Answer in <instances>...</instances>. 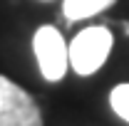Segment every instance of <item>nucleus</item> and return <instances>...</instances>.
Instances as JSON below:
<instances>
[{
    "instance_id": "1",
    "label": "nucleus",
    "mask_w": 129,
    "mask_h": 126,
    "mask_svg": "<svg viewBox=\"0 0 129 126\" xmlns=\"http://www.w3.org/2000/svg\"><path fill=\"white\" fill-rule=\"evenodd\" d=\"M112 42H114L112 32L104 25H92V27L82 30L70 42V67L82 77L94 74L107 62V57L112 52Z\"/></svg>"
},
{
    "instance_id": "2",
    "label": "nucleus",
    "mask_w": 129,
    "mask_h": 126,
    "mask_svg": "<svg viewBox=\"0 0 129 126\" xmlns=\"http://www.w3.org/2000/svg\"><path fill=\"white\" fill-rule=\"evenodd\" d=\"M32 49L40 64V72L47 82H60L70 67V47L57 27L42 25L32 37Z\"/></svg>"
},
{
    "instance_id": "3",
    "label": "nucleus",
    "mask_w": 129,
    "mask_h": 126,
    "mask_svg": "<svg viewBox=\"0 0 129 126\" xmlns=\"http://www.w3.org/2000/svg\"><path fill=\"white\" fill-rule=\"evenodd\" d=\"M0 126H42L37 101L22 87L0 74Z\"/></svg>"
},
{
    "instance_id": "4",
    "label": "nucleus",
    "mask_w": 129,
    "mask_h": 126,
    "mask_svg": "<svg viewBox=\"0 0 129 126\" xmlns=\"http://www.w3.org/2000/svg\"><path fill=\"white\" fill-rule=\"evenodd\" d=\"M114 0H64L62 13L70 22H77V20H87V17L102 13L104 8H109Z\"/></svg>"
},
{
    "instance_id": "5",
    "label": "nucleus",
    "mask_w": 129,
    "mask_h": 126,
    "mask_svg": "<svg viewBox=\"0 0 129 126\" xmlns=\"http://www.w3.org/2000/svg\"><path fill=\"white\" fill-rule=\"evenodd\" d=\"M109 104H112L114 114L129 124V84H117L114 87L112 94H109Z\"/></svg>"
}]
</instances>
